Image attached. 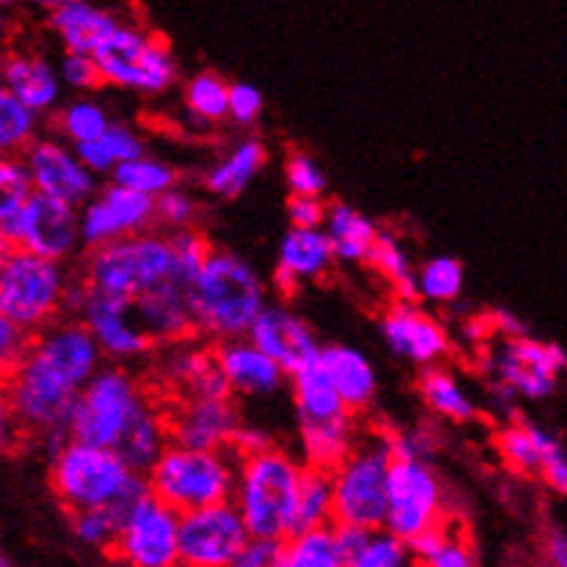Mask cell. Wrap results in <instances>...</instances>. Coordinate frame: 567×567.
I'll return each mask as SVG.
<instances>
[{"label": "cell", "instance_id": "1", "mask_svg": "<svg viewBox=\"0 0 567 567\" xmlns=\"http://www.w3.org/2000/svg\"><path fill=\"white\" fill-rule=\"evenodd\" d=\"M102 370V350L81 320L61 317L33 337L25 361L9 372L6 411L22 433H70L78 400Z\"/></svg>", "mask_w": 567, "mask_h": 567}, {"label": "cell", "instance_id": "2", "mask_svg": "<svg viewBox=\"0 0 567 567\" xmlns=\"http://www.w3.org/2000/svg\"><path fill=\"white\" fill-rule=\"evenodd\" d=\"M193 331L224 344L246 339L257 317L268 306L262 276L231 251L209 254L202 274L188 287Z\"/></svg>", "mask_w": 567, "mask_h": 567}, {"label": "cell", "instance_id": "3", "mask_svg": "<svg viewBox=\"0 0 567 567\" xmlns=\"http://www.w3.org/2000/svg\"><path fill=\"white\" fill-rule=\"evenodd\" d=\"M303 468V461H295L279 446L243 457L231 502L251 537L284 543L292 535Z\"/></svg>", "mask_w": 567, "mask_h": 567}, {"label": "cell", "instance_id": "4", "mask_svg": "<svg viewBox=\"0 0 567 567\" xmlns=\"http://www.w3.org/2000/svg\"><path fill=\"white\" fill-rule=\"evenodd\" d=\"M240 461L235 450L202 452L172 444L146 480L157 502L188 515L235 498Z\"/></svg>", "mask_w": 567, "mask_h": 567}, {"label": "cell", "instance_id": "5", "mask_svg": "<svg viewBox=\"0 0 567 567\" xmlns=\"http://www.w3.org/2000/svg\"><path fill=\"white\" fill-rule=\"evenodd\" d=\"M83 279L94 292L135 303L146 292L174 279L172 240L168 235L144 231L94 248L83 265Z\"/></svg>", "mask_w": 567, "mask_h": 567}, {"label": "cell", "instance_id": "6", "mask_svg": "<svg viewBox=\"0 0 567 567\" xmlns=\"http://www.w3.org/2000/svg\"><path fill=\"white\" fill-rule=\"evenodd\" d=\"M394 466L389 433L359 441L353 455L333 472V524L378 532L389 513V480Z\"/></svg>", "mask_w": 567, "mask_h": 567}, {"label": "cell", "instance_id": "7", "mask_svg": "<svg viewBox=\"0 0 567 567\" xmlns=\"http://www.w3.org/2000/svg\"><path fill=\"white\" fill-rule=\"evenodd\" d=\"M150 405V394L133 372L124 367H102L78 400L70 424L72 441L116 450L118 441Z\"/></svg>", "mask_w": 567, "mask_h": 567}, {"label": "cell", "instance_id": "8", "mask_svg": "<svg viewBox=\"0 0 567 567\" xmlns=\"http://www.w3.org/2000/svg\"><path fill=\"white\" fill-rule=\"evenodd\" d=\"M64 265L11 248L0 259V317L37 337L64 311Z\"/></svg>", "mask_w": 567, "mask_h": 567}, {"label": "cell", "instance_id": "9", "mask_svg": "<svg viewBox=\"0 0 567 567\" xmlns=\"http://www.w3.org/2000/svg\"><path fill=\"white\" fill-rule=\"evenodd\" d=\"M102 83L135 94H163L177 81V59L161 33L122 22L94 53Z\"/></svg>", "mask_w": 567, "mask_h": 567}, {"label": "cell", "instance_id": "10", "mask_svg": "<svg viewBox=\"0 0 567 567\" xmlns=\"http://www.w3.org/2000/svg\"><path fill=\"white\" fill-rule=\"evenodd\" d=\"M130 472L113 450L70 441L50 457V487L70 513L107 509L127 487Z\"/></svg>", "mask_w": 567, "mask_h": 567}, {"label": "cell", "instance_id": "11", "mask_svg": "<svg viewBox=\"0 0 567 567\" xmlns=\"http://www.w3.org/2000/svg\"><path fill=\"white\" fill-rule=\"evenodd\" d=\"M446 524L444 485L427 461L394 457L389 480V513L385 532L411 546L416 537Z\"/></svg>", "mask_w": 567, "mask_h": 567}, {"label": "cell", "instance_id": "12", "mask_svg": "<svg viewBox=\"0 0 567 567\" xmlns=\"http://www.w3.org/2000/svg\"><path fill=\"white\" fill-rule=\"evenodd\" d=\"M567 367V353L559 344L537 342L532 337L498 339L487 350V372L493 383H504L520 400H543L557 385Z\"/></svg>", "mask_w": 567, "mask_h": 567}, {"label": "cell", "instance_id": "13", "mask_svg": "<svg viewBox=\"0 0 567 567\" xmlns=\"http://www.w3.org/2000/svg\"><path fill=\"white\" fill-rule=\"evenodd\" d=\"M248 540L251 532L235 502L196 509L179 518V565L229 567Z\"/></svg>", "mask_w": 567, "mask_h": 567}, {"label": "cell", "instance_id": "14", "mask_svg": "<svg viewBox=\"0 0 567 567\" xmlns=\"http://www.w3.org/2000/svg\"><path fill=\"white\" fill-rule=\"evenodd\" d=\"M81 243V209L37 190L25 198L11 248L61 265Z\"/></svg>", "mask_w": 567, "mask_h": 567}, {"label": "cell", "instance_id": "15", "mask_svg": "<svg viewBox=\"0 0 567 567\" xmlns=\"http://www.w3.org/2000/svg\"><path fill=\"white\" fill-rule=\"evenodd\" d=\"M179 518L183 515L152 496L124 520L111 554L130 567H183L179 565Z\"/></svg>", "mask_w": 567, "mask_h": 567}, {"label": "cell", "instance_id": "16", "mask_svg": "<svg viewBox=\"0 0 567 567\" xmlns=\"http://www.w3.org/2000/svg\"><path fill=\"white\" fill-rule=\"evenodd\" d=\"M152 220H157L155 198L111 183L81 209V240L94 251L124 237L144 235Z\"/></svg>", "mask_w": 567, "mask_h": 567}, {"label": "cell", "instance_id": "17", "mask_svg": "<svg viewBox=\"0 0 567 567\" xmlns=\"http://www.w3.org/2000/svg\"><path fill=\"white\" fill-rule=\"evenodd\" d=\"M33 190L83 209L96 196V177L83 166L75 150L59 138H39L25 152Z\"/></svg>", "mask_w": 567, "mask_h": 567}, {"label": "cell", "instance_id": "18", "mask_svg": "<svg viewBox=\"0 0 567 567\" xmlns=\"http://www.w3.org/2000/svg\"><path fill=\"white\" fill-rule=\"evenodd\" d=\"M380 333L391 353L419 364L422 370L439 367V361H444L452 350L446 328L408 300H396L385 309V315L380 317Z\"/></svg>", "mask_w": 567, "mask_h": 567}, {"label": "cell", "instance_id": "19", "mask_svg": "<svg viewBox=\"0 0 567 567\" xmlns=\"http://www.w3.org/2000/svg\"><path fill=\"white\" fill-rule=\"evenodd\" d=\"M246 339H251L262 353H268L287 375H295L298 370L309 367L322 353L309 322L298 311L289 309L287 303L265 306Z\"/></svg>", "mask_w": 567, "mask_h": 567}, {"label": "cell", "instance_id": "20", "mask_svg": "<svg viewBox=\"0 0 567 567\" xmlns=\"http://www.w3.org/2000/svg\"><path fill=\"white\" fill-rule=\"evenodd\" d=\"M172 441L188 450L226 452L235 446L243 430L240 413L229 400H179L168 413Z\"/></svg>", "mask_w": 567, "mask_h": 567}, {"label": "cell", "instance_id": "21", "mask_svg": "<svg viewBox=\"0 0 567 567\" xmlns=\"http://www.w3.org/2000/svg\"><path fill=\"white\" fill-rule=\"evenodd\" d=\"M78 320L89 328L94 342L100 344L102 355L113 361H133L141 359L152 348V339L146 337L144 328L135 320L133 303L118 298H107L92 289L86 309L81 311Z\"/></svg>", "mask_w": 567, "mask_h": 567}, {"label": "cell", "instance_id": "22", "mask_svg": "<svg viewBox=\"0 0 567 567\" xmlns=\"http://www.w3.org/2000/svg\"><path fill=\"white\" fill-rule=\"evenodd\" d=\"M161 372L166 383L183 394V400H229L231 396L215 350L196 348L188 342L168 344L163 350Z\"/></svg>", "mask_w": 567, "mask_h": 567}, {"label": "cell", "instance_id": "23", "mask_svg": "<svg viewBox=\"0 0 567 567\" xmlns=\"http://www.w3.org/2000/svg\"><path fill=\"white\" fill-rule=\"evenodd\" d=\"M215 355H218L231 394L248 396V400H265V396L279 394L284 380L289 378L251 339H231V342L218 344Z\"/></svg>", "mask_w": 567, "mask_h": 567}, {"label": "cell", "instance_id": "24", "mask_svg": "<svg viewBox=\"0 0 567 567\" xmlns=\"http://www.w3.org/2000/svg\"><path fill=\"white\" fill-rule=\"evenodd\" d=\"M333 262L337 254L326 229H289L279 243L276 287L284 295H295L300 284L322 279Z\"/></svg>", "mask_w": 567, "mask_h": 567}, {"label": "cell", "instance_id": "25", "mask_svg": "<svg viewBox=\"0 0 567 567\" xmlns=\"http://www.w3.org/2000/svg\"><path fill=\"white\" fill-rule=\"evenodd\" d=\"M135 320L155 344L185 342L193 331V315L188 287L179 281H166L146 292L133 303Z\"/></svg>", "mask_w": 567, "mask_h": 567}, {"label": "cell", "instance_id": "26", "mask_svg": "<svg viewBox=\"0 0 567 567\" xmlns=\"http://www.w3.org/2000/svg\"><path fill=\"white\" fill-rule=\"evenodd\" d=\"M48 22L55 37L61 39L66 53L78 55H94L116 33V28L122 25V20L113 11L89 3V0L55 3L50 9Z\"/></svg>", "mask_w": 567, "mask_h": 567}, {"label": "cell", "instance_id": "27", "mask_svg": "<svg viewBox=\"0 0 567 567\" xmlns=\"http://www.w3.org/2000/svg\"><path fill=\"white\" fill-rule=\"evenodd\" d=\"M61 78L59 72L44 61L42 55L14 53L3 64V92L31 107L33 113H48L61 100Z\"/></svg>", "mask_w": 567, "mask_h": 567}, {"label": "cell", "instance_id": "28", "mask_svg": "<svg viewBox=\"0 0 567 567\" xmlns=\"http://www.w3.org/2000/svg\"><path fill=\"white\" fill-rule=\"evenodd\" d=\"M320 361L348 411L353 416L367 411L378 394V372L372 361L361 350L348 348V344H328L322 348Z\"/></svg>", "mask_w": 567, "mask_h": 567}, {"label": "cell", "instance_id": "29", "mask_svg": "<svg viewBox=\"0 0 567 567\" xmlns=\"http://www.w3.org/2000/svg\"><path fill=\"white\" fill-rule=\"evenodd\" d=\"M361 435L355 427L353 413L331 422L300 424V455L303 466L322 468V472H337L344 461L355 452Z\"/></svg>", "mask_w": 567, "mask_h": 567}, {"label": "cell", "instance_id": "30", "mask_svg": "<svg viewBox=\"0 0 567 567\" xmlns=\"http://www.w3.org/2000/svg\"><path fill=\"white\" fill-rule=\"evenodd\" d=\"M172 427H168V413H163L161 408L150 405L138 419H135L133 427L127 430L116 452L124 461V466L133 474H150L157 466L166 450L172 446Z\"/></svg>", "mask_w": 567, "mask_h": 567}, {"label": "cell", "instance_id": "31", "mask_svg": "<svg viewBox=\"0 0 567 567\" xmlns=\"http://www.w3.org/2000/svg\"><path fill=\"white\" fill-rule=\"evenodd\" d=\"M289 380H292V400L300 424L331 422L350 413L320 359L289 375Z\"/></svg>", "mask_w": 567, "mask_h": 567}, {"label": "cell", "instance_id": "32", "mask_svg": "<svg viewBox=\"0 0 567 567\" xmlns=\"http://www.w3.org/2000/svg\"><path fill=\"white\" fill-rule=\"evenodd\" d=\"M326 235L331 237L337 262L364 265L370 262L372 248H375L380 231L367 215L359 213V209L350 207V204L344 202H337L328 207Z\"/></svg>", "mask_w": 567, "mask_h": 567}, {"label": "cell", "instance_id": "33", "mask_svg": "<svg viewBox=\"0 0 567 567\" xmlns=\"http://www.w3.org/2000/svg\"><path fill=\"white\" fill-rule=\"evenodd\" d=\"M265 144L259 138H243L204 174V188L218 198H235L246 190L265 166Z\"/></svg>", "mask_w": 567, "mask_h": 567}, {"label": "cell", "instance_id": "34", "mask_svg": "<svg viewBox=\"0 0 567 567\" xmlns=\"http://www.w3.org/2000/svg\"><path fill=\"white\" fill-rule=\"evenodd\" d=\"M557 435L529 422H513L498 430L496 450L502 461L518 474H540L543 457L557 444Z\"/></svg>", "mask_w": 567, "mask_h": 567}, {"label": "cell", "instance_id": "35", "mask_svg": "<svg viewBox=\"0 0 567 567\" xmlns=\"http://www.w3.org/2000/svg\"><path fill=\"white\" fill-rule=\"evenodd\" d=\"M75 152L83 161V166H86L94 177H100V174H111L113 177V172H116L118 166L133 163L146 155L144 138H141L133 127L118 122H113V127L107 130L102 138L92 141V144L75 146Z\"/></svg>", "mask_w": 567, "mask_h": 567}, {"label": "cell", "instance_id": "36", "mask_svg": "<svg viewBox=\"0 0 567 567\" xmlns=\"http://www.w3.org/2000/svg\"><path fill=\"white\" fill-rule=\"evenodd\" d=\"M419 394H422L424 405L435 416L446 419V422H472L476 416V405L472 396H468V391L444 367L422 370V375H419Z\"/></svg>", "mask_w": 567, "mask_h": 567}, {"label": "cell", "instance_id": "37", "mask_svg": "<svg viewBox=\"0 0 567 567\" xmlns=\"http://www.w3.org/2000/svg\"><path fill=\"white\" fill-rule=\"evenodd\" d=\"M322 526H333V476L322 468L306 466L303 480H300L292 535L322 529Z\"/></svg>", "mask_w": 567, "mask_h": 567}, {"label": "cell", "instance_id": "38", "mask_svg": "<svg viewBox=\"0 0 567 567\" xmlns=\"http://www.w3.org/2000/svg\"><path fill=\"white\" fill-rule=\"evenodd\" d=\"M370 265L378 270L380 276H383L385 281L391 284V289L396 292V298L408 300V303H413V300L419 298V289H416L419 270L413 268L411 251H408V248L402 246L394 235H389V231H380L375 248H372Z\"/></svg>", "mask_w": 567, "mask_h": 567}, {"label": "cell", "instance_id": "39", "mask_svg": "<svg viewBox=\"0 0 567 567\" xmlns=\"http://www.w3.org/2000/svg\"><path fill=\"white\" fill-rule=\"evenodd\" d=\"M55 127L75 150V146L92 144V141L102 138L113 127V122L100 102L89 100V96H78V100L66 102L61 107L59 116H55Z\"/></svg>", "mask_w": 567, "mask_h": 567}, {"label": "cell", "instance_id": "40", "mask_svg": "<svg viewBox=\"0 0 567 567\" xmlns=\"http://www.w3.org/2000/svg\"><path fill=\"white\" fill-rule=\"evenodd\" d=\"M284 557L292 567H348L333 526L300 532L284 540Z\"/></svg>", "mask_w": 567, "mask_h": 567}, {"label": "cell", "instance_id": "41", "mask_svg": "<svg viewBox=\"0 0 567 567\" xmlns=\"http://www.w3.org/2000/svg\"><path fill=\"white\" fill-rule=\"evenodd\" d=\"M113 183L157 202V198L166 196L168 190L177 188V168H174L172 163L144 155L138 157V161L118 166L116 172H113Z\"/></svg>", "mask_w": 567, "mask_h": 567}, {"label": "cell", "instance_id": "42", "mask_svg": "<svg viewBox=\"0 0 567 567\" xmlns=\"http://www.w3.org/2000/svg\"><path fill=\"white\" fill-rule=\"evenodd\" d=\"M231 83L218 72H198L185 83V107L204 124H215L229 116Z\"/></svg>", "mask_w": 567, "mask_h": 567}, {"label": "cell", "instance_id": "43", "mask_svg": "<svg viewBox=\"0 0 567 567\" xmlns=\"http://www.w3.org/2000/svg\"><path fill=\"white\" fill-rule=\"evenodd\" d=\"M39 113L22 105L17 96L9 92L0 94V150L9 155H25L37 144Z\"/></svg>", "mask_w": 567, "mask_h": 567}, {"label": "cell", "instance_id": "44", "mask_svg": "<svg viewBox=\"0 0 567 567\" xmlns=\"http://www.w3.org/2000/svg\"><path fill=\"white\" fill-rule=\"evenodd\" d=\"M419 298L427 303H455L463 292V265L455 257H433L419 268Z\"/></svg>", "mask_w": 567, "mask_h": 567}, {"label": "cell", "instance_id": "45", "mask_svg": "<svg viewBox=\"0 0 567 567\" xmlns=\"http://www.w3.org/2000/svg\"><path fill=\"white\" fill-rule=\"evenodd\" d=\"M172 240V254H174V281L190 287V281L202 274V268L207 265L209 254L215 251L207 243V237L198 229H183L172 231L168 235Z\"/></svg>", "mask_w": 567, "mask_h": 567}, {"label": "cell", "instance_id": "46", "mask_svg": "<svg viewBox=\"0 0 567 567\" xmlns=\"http://www.w3.org/2000/svg\"><path fill=\"white\" fill-rule=\"evenodd\" d=\"M348 567H416L411 546L394 537L391 532H372L370 543L350 559Z\"/></svg>", "mask_w": 567, "mask_h": 567}, {"label": "cell", "instance_id": "47", "mask_svg": "<svg viewBox=\"0 0 567 567\" xmlns=\"http://www.w3.org/2000/svg\"><path fill=\"white\" fill-rule=\"evenodd\" d=\"M72 535L83 543V546L100 548V551H113L118 540V524L116 515L111 509H83V513H70Z\"/></svg>", "mask_w": 567, "mask_h": 567}, {"label": "cell", "instance_id": "48", "mask_svg": "<svg viewBox=\"0 0 567 567\" xmlns=\"http://www.w3.org/2000/svg\"><path fill=\"white\" fill-rule=\"evenodd\" d=\"M284 177H287V185L289 190H292V196L322 198V193H326V185H328V177L326 172H322V166L315 161V157L306 155V152H292V155L287 157V163H284Z\"/></svg>", "mask_w": 567, "mask_h": 567}, {"label": "cell", "instance_id": "49", "mask_svg": "<svg viewBox=\"0 0 567 567\" xmlns=\"http://www.w3.org/2000/svg\"><path fill=\"white\" fill-rule=\"evenodd\" d=\"M198 218V202L190 196V193L174 188L168 190L166 196L157 198V220L163 226H168L172 231L193 229Z\"/></svg>", "mask_w": 567, "mask_h": 567}, {"label": "cell", "instance_id": "50", "mask_svg": "<svg viewBox=\"0 0 567 567\" xmlns=\"http://www.w3.org/2000/svg\"><path fill=\"white\" fill-rule=\"evenodd\" d=\"M59 78L66 89H72V92H94L102 83L94 55L78 53H66L64 59H61Z\"/></svg>", "mask_w": 567, "mask_h": 567}, {"label": "cell", "instance_id": "51", "mask_svg": "<svg viewBox=\"0 0 567 567\" xmlns=\"http://www.w3.org/2000/svg\"><path fill=\"white\" fill-rule=\"evenodd\" d=\"M265 96L251 83H231L229 94V118L240 127H251L259 116H262Z\"/></svg>", "mask_w": 567, "mask_h": 567}, {"label": "cell", "instance_id": "52", "mask_svg": "<svg viewBox=\"0 0 567 567\" xmlns=\"http://www.w3.org/2000/svg\"><path fill=\"white\" fill-rule=\"evenodd\" d=\"M31 344H33V333H28L25 328L14 326V322L0 317V361H3L6 372H14L17 367L25 361Z\"/></svg>", "mask_w": 567, "mask_h": 567}, {"label": "cell", "instance_id": "53", "mask_svg": "<svg viewBox=\"0 0 567 567\" xmlns=\"http://www.w3.org/2000/svg\"><path fill=\"white\" fill-rule=\"evenodd\" d=\"M328 207L320 196H292L287 204L289 229H326Z\"/></svg>", "mask_w": 567, "mask_h": 567}, {"label": "cell", "instance_id": "54", "mask_svg": "<svg viewBox=\"0 0 567 567\" xmlns=\"http://www.w3.org/2000/svg\"><path fill=\"white\" fill-rule=\"evenodd\" d=\"M33 193V179L22 155H9L0 163V196H22Z\"/></svg>", "mask_w": 567, "mask_h": 567}, {"label": "cell", "instance_id": "55", "mask_svg": "<svg viewBox=\"0 0 567 567\" xmlns=\"http://www.w3.org/2000/svg\"><path fill=\"white\" fill-rule=\"evenodd\" d=\"M281 557H284V543L251 537V540L240 548V554H237L235 563L229 567H276Z\"/></svg>", "mask_w": 567, "mask_h": 567}, {"label": "cell", "instance_id": "56", "mask_svg": "<svg viewBox=\"0 0 567 567\" xmlns=\"http://www.w3.org/2000/svg\"><path fill=\"white\" fill-rule=\"evenodd\" d=\"M422 567H476V559H474V551L472 546H468L466 537L455 535L452 532V537L446 540V546L441 548L439 554H433L430 559H424V563H419Z\"/></svg>", "mask_w": 567, "mask_h": 567}, {"label": "cell", "instance_id": "57", "mask_svg": "<svg viewBox=\"0 0 567 567\" xmlns=\"http://www.w3.org/2000/svg\"><path fill=\"white\" fill-rule=\"evenodd\" d=\"M540 476L551 491H557L559 496H567V452L563 441H557V444L546 452L540 466Z\"/></svg>", "mask_w": 567, "mask_h": 567}, {"label": "cell", "instance_id": "58", "mask_svg": "<svg viewBox=\"0 0 567 567\" xmlns=\"http://www.w3.org/2000/svg\"><path fill=\"white\" fill-rule=\"evenodd\" d=\"M333 535H337L339 548H342L344 559H353L361 548L370 543L372 532L370 529H361V526H350V524H333Z\"/></svg>", "mask_w": 567, "mask_h": 567}, {"label": "cell", "instance_id": "59", "mask_svg": "<svg viewBox=\"0 0 567 567\" xmlns=\"http://www.w3.org/2000/svg\"><path fill=\"white\" fill-rule=\"evenodd\" d=\"M546 557L551 567H567V532L551 526L546 535Z\"/></svg>", "mask_w": 567, "mask_h": 567}, {"label": "cell", "instance_id": "60", "mask_svg": "<svg viewBox=\"0 0 567 567\" xmlns=\"http://www.w3.org/2000/svg\"><path fill=\"white\" fill-rule=\"evenodd\" d=\"M487 396H491L493 411L502 413V416H513L515 405H518V400H520V396L504 383H491V391H487Z\"/></svg>", "mask_w": 567, "mask_h": 567}, {"label": "cell", "instance_id": "61", "mask_svg": "<svg viewBox=\"0 0 567 567\" xmlns=\"http://www.w3.org/2000/svg\"><path fill=\"white\" fill-rule=\"evenodd\" d=\"M491 328H493V331L502 333V339L526 337V333H524V326H520L518 317L509 315V311H504V309H498L496 315L491 317Z\"/></svg>", "mask_w": 567, "mask_h": 567}, {"label": "cell", "instance_id": "62", "mask_svg": "<svg viewBox=\"0 0 567 567\" xmlns=\"http://www.w3.org/2000/svg\"><path fill=\"white\" fill-rule=\"evenodd\" d=\"M276 567H292V565L287 563V557H281V559H279V565H276Z\"/></svg>", "mask_w": 567, "mask_h": 567}, {"label": "cell", "instance_id": "63", "mask_svg": "<svg viewBox=\"0 0 567 567\" xmlns=\"http://www.w3.org/2000/svg\"><path fill=\"white\" fill-rule=\"evenodd\" d=\"M0 567H14V565H11V563H9V559H6V557H3V559H0Z\"/></svg>", "mask_w": 567, "mask_h": 567}]
</instances>
